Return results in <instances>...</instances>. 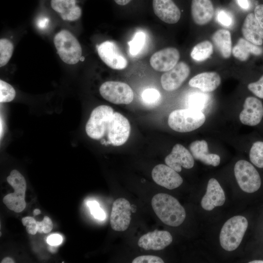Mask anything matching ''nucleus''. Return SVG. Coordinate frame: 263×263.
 <instances>
[{
	"instance_id": "nucleus-1",
	"label": "nucleus",
	"mask_w": 263,
	"mask_h": 263,
	"mask_svg": "<svg viewBox=\"0 0 263 263\" xmlns=\"http://www.w3.org/2000/svg\"><path fill=\"white\" fill-rule=\"evenodd\" d=\"M151 206L158 218L165 224L171 226L181 225L186 218V211L179 201L166 193L153 196Z\"/></svg>"
},
{
	"instance_id": "nucleus-2",
	"label": "nucleus",
	"mask_w": 263,
	"mask_h": 263,
	"mask_svg": "<svg viewBox=\"0 0 263 263\" xmlns=\"http://www.w3.org/2000/svg\"><path fill=\"white\" fill-rule=\"evenodd\" d=\"M245 217L237 215L229 219L223 225L220 234V243L225 250H235L240 244L248 227Z\"/></svg>"
},
{
	"instance_id": "nucleus-3",
	"label": "nucleus",
	"mask_w": 263,
	"mask_h": 263,
	"mask_svg": "<svg viewBox=\"0 0 263 263\" xmlns=\"http://www.w3.org/2000/svg\"><path fill=\"white\" fill-rule=\"evenodd\" d=\"M206 116L202 111L190 108L172 111L168 118V124L173 130L180 132L193 131L203 125Z\"/></svg>"
},
{
	"instance_id": "nucleus-4",
	"label": "nucleus",
	"mask_w": 263,
	"mask_h": 263,
	"mask_svg": "<svg viewBox=\"0 0 263 263\" xmlns=\"http://www.w3.org/2000/svg\"><path fill=\"white\" fill-rule=\"evenodd\" d=\"M54 43L61 59L68 64L77 63L82 57V48L76 38L69 31L62 30L54 38Z\"/></svg>"
},
{
	"instance_id": "nucleus-5",
	"label": "nucleus",
	"mask_w": 263,
	"mask_h": 263,
	"mask_svg": "<svg viewBox=\"0 0 263 263\" xmlns=\"http://www.w3.org/2000/svg\"><path fill=\"white\" fill-rule=\"evenodd\" d=\"M6 180L14 188V192L6 195L3 198V203L9 209L15 212H20L26 207L25 179L18 170L14 169L11 171Z\"/></svg>"
},
{
	"instance_id": "nucleus-6",
	"label": "nucleus",
	"mask_w": 263,
	"mask_h": 263,
	"mask_svg": "<svg viewBox=\"0 0 263 263\" xmlns=\"http://www.w3.org/2000/svg\"><path fill=\"white\" fill-rule=\"evenodd\" d=\"M112 107L100 105L91 112L85 127L87 134L90 138L99 140L106 133L109 120L113 113Z\"/></svg>"
},
{
	"instance_id": "nucleus-7",
	"label": "nucleus",
	"mask_w": 263,
	"mask_h": 263,
	"mask_svg": "<svg viewBox=\"0 0 263 263\" xmlns=\"http://www.w3.org/2000/svg\"><path fill=\"white\" fill-rule=\"evenodd\" d=\"M236 181L240 188L247 193L257 191L261 186V179L256 168L249 162L240 160L234 168Z\"/></svg>"
},
{
	"instance_id": "nucleus-8",
	"label": "nucleus",
	"mask_w": 263,
	"mask_h": 263,
	"mask_svg": "<svg viewBox=\"0 0 263 263\" xmlns=\"http://www.w3.org/2000/svg\"><path fill=\"white\" fill-rule=\"evenodd\" d=\"M101 95L115 104H129L133 99V92L127 84L114 81L103 83L99 88Z\"/></svg>"
},
{
	"instance_id": "nucleus-9",
	"label": "nucleus",
	"mask_w": 263,
	"mask_h": 263,
	"mask_svg": "<svg viewBox=\"0 0 263 263\" xmlns=\"http://www.w3.org/2000/svg\"><path fill=\"white\" fill-rule=\"evenodd\" d=\"M131 131L128 120L118 112H114L111 116L107 129L108 140L113 146L124 144L128 140Z\"/></svg>"
},
{
	"instance_id": "nucleus-10",
	"label": "nucleus",
	"mask_w": 263,
	"mask_h": 263,
	"mask_svg": "<svg viewBox=\"0 0 263 263\" xmlns=\"http://www.w3.org/2000/svg\"><path fill=\"white\" fill-rule=\"evenodd\" d=\"M97 49L99 57L110 68L120 70L127 66V59L114 42L105 41L98 45Z\"/></svg>"
},
{
	"instance_id": "nucleus-11",
	"label": "nucleus",
	"mask_w": 263,
	"mask_h": 263,
	"mask_svg": "<svg viewBox=\"0 0 263 263\" xmlns=\"http://www.w3.org/2000/svg\"><path fill=\"white\" fill-rule=\"evenodd\" d=\"M131 206L126 199L120 198L113 203L110 224L113 230L124 231L129 227L131 220Z\"/></svg>"
},
{
	"instance_id": "nucleus-12",
	"label": "nucleus",
	"mask_w": 263,
	"mask_h": 263,
	"mask_svg": "<svg viewBox=\"0 0 263 263\" xmlns=\"http://www.w3.org/2000/svg\"><path fill=\"white\" fill-rule=\"evenodd\" d=\"M190 68L185 62L178 63L173 68L165 72L161 77L162 88L167 91L178 89L188 77Z\"/></svg>"
},
{
	"instance_id": "nucleus-13",
	"label": "nucleus",
	"mask_w": 263,
	"mask_h": 263,
	"mask_svg": "<svg viewBox=\"0 0 263 263\" xmlns=\"http://www.w3.org/2000/svg\"><path fill=\"white\" fill-rule=\"evenodd\" d=\"M151 176L157 184L169 189L179 187L183 182L178 172L164 164L155 166L152 170Z\"/></svg>"
},
{
	"instance_id": "nucleus-14",
	"label": "nucleus",
	"mask_w": 263,
	"mask_h": 263,
	"mask_svg": "<svg viewBox=\"0 0 263 263\" xmlns=\"http://www.w3.org/2000/svg\"><path fill=\"white\" fill-rule=\"evenodd\" d=\"M180 59L179 51L174 47H168L154 53L150 57V66L159 72H167L173 68Z\"/></svg>"
},
{
	"instance_id": "nucleus-15",
	"label": "nucleus",
	"mask_w": 263,
	"mask_h": 263,
	"mask_svg": "<svg viewBox=\"0 0 263 263\" xmlns=\"http://www.w3.org/2000/svg\"><path fill=\"white\" fill-rule=\"evenodd\" d=\"M155 15L163 22L175 24L180 20L181 12L173 0H151Z\"/></svg>"
},
{
	"instance_id": "nucleus-16",
	"label": "nucleus",
	"mask_w": 263,
	"mask_h": 263,
	"mask_svg": "<svg viewBox=\"0 0 263 263\" xmlns=\"http://www.w3.org/2000/svg\"><path fill=\"white\" fill-rule=\"evenodd\" d=\"M172 241L171 234L166 230H154L142 235L138 241L139 247L146 250H161Z\"/></svg>"
},
{
	"instance_id": "nucleus-17",
	"label": "nucleus",
	"mask_w": 263,
	"mask_h": 263,
	"mask_svg": "<svg viewBox=\"0 0 263 263\" xmlns=\"http://www.w3.org/2000/svg\"><path fill=\"white\" fill-rule=\"evenodd\" d=\"M165 162L167 165L178 172L181 171L182 167L190 169L194 164L191 152L180 144L174 146L170 153L166 157Z\"/></svg>"
},
{
	"instance_id": "nucleus-18",
	"label": "nucleus",
	"mask_w": 263,
	"mask_h": 263,
	"mask_svg": "<svg viewBox=\"0 0 263 263\" xmlns=\"http://www.w3.org/2000/svg\"><path fill=\"white\" fill-rule=\"evenodd\" d=\"M263 117V105L261 100L253 96L247 97L244 101V109L239 118L244 125L254 126L259 124Z\"/></svg>"
},
{
	"instance_id": "nucleus-19",
	"label": "nucleus",
	"mask_w": 263,
	"mask_h": 263,
	"mask_svg": "<svg viewBox=\"0 0 263 263\" xmlns=\"http://www.w3.org/2000/svg\"><path fill=\"white\" fill-rule=\"evenodd\" d=\"M78 0H50L51 9L64 20L75 21L80 19L82 9Z\"/></svg>"
},
{
	"instance_id": "nucleus-20",
	"label": "nucleus",
	"mask_w": 263,
	"mask_h": 263,
	"mask_svg": "<svg viewBox=\"0 0 263 263\" xmlns=\"http://www.w3.org/2000/svg\"><path fill=\"white\" fill-rule=\"evenodd\" d=\"M225 200V192L218 181L209 180L205 195L201 200V206L206 210H211L215 207L224 205Z\"/></svg>"
},
{
	"instance_id": "nucleus-21",
	"label": "nucleus",
	"mask_w": 263,
	"mask_h": 263,
	"mask_svg": "<svg viewBox=\"0 0 263 263\" xmlns=\"http://www.w3.org/2000/svg\"><path fill=\"white\" fill-rule=\"evenodd\" d=\"M190 10L194 22L199 25L208 23L214 15V7L211 0H192Z\"/></svg>"
},
{
	"instance_id": "nucleus-22",
	"label": "nucleus",
	"mask_w": 263,
	"mask_h": 263,
	"mask_svg": "<svg viewBox=\"0 0 263 263\" xmlns=\"http://www.w3.org/2000/svg\"><path fill=\"white\" fill-rule=\"evenodd\" d=\"M242 32L243 36L252 43L260 46L263 43V29L257 20L254 14L250 13L245 17Z\"/></svg>"
},
{
	"instance_id": "nucleus-23",
	"label": "nucleus",
	"mask_w": 263,
	"mask_h": 263,
	"mask_svg": "<svg viewBox=\"0 0 263 263\" xmlns=\"http://www.w3.org/2000/svg\"><path fill=\"white\" fill-rule=\"evenodd\" d=\"M221 78L215 72H204L199 74L189 81V85L197 88L203 92H211L215 90L220 85Z\"/></svg>"
},
{
	"instance_id": "nucleus-24",
	"label": "nucleus",
	"mask_w": 263,
	"mask_h": 263,
	"mask_svg": "<svg viewBox=\"0 0 263 263\" xmlns=\"http://www.w3.org/2000/svg\"><path fill=\"white\" fill-rule=\"evenodd\" d=\"M189 148L192 155L195 159L200 160L207 165L216 167L219 165L220 156L216 154L208 153V145L206 141H194L190 144Z\"/></svg>"
},
{
	"instance_id": "nucleus-25",
	"label": "nucleus",
	"mask_w": 263,
	"mask_h": 263,
	"mask_svg": "<svg viewBox=\"0 0 263 263\" xmlns=\"http://www.w3.org/2000/svg\"><path fill=\"white\" fill-rule=\"evenodd\" d=\"M263 52L262 48L242 38L238 39L237 44L232 49L233 56L242 61H246L251 54L259 56Z\"/></svg>"
},
{
	"instance_id": "nucleus-26",
	"label": "nucleus",
	"mask_w": 263,
	"mask_h": 263,
	"mask_svg": "<svg viewBox=\"0 0 263 263\" xmlns=\"http://www.w3.org/2000/svg\"><path fill=\"white\" fill-rule=\"evenodd\" d=\"M212 42L222 56L230 57L232 53V40L230 32L226 29H219L212 36Z\"/></svg>"
},
{
	"instance_id": "nucleus-27",
	"label": "nucleus",
	"mask_w": 263,
	"mask_h": 263,
	"mask_svg": "<svg viewBox=\"0 0 263 263\" xmlns=\"http://www.w3.org/2000/svg\"><path fill=\"white\" fill-rule=\"evenodd\" d=\"M213 52L212 43L208 40H204L193 47L190 56L195 61L201 62L208 58Z\"/></svg>"
},
{
	"instance_id": "nucleus-28",
	"label": "nucleus",
	"mask_w": 263,
	"mask_h": 263,
	"mask_svg": "<svg viewBox=\"0 0 263 263\" xmlns=\"http://www.w3.org/2000/svg\"><path fill=\"white\" fill-rule=\"evenodd\" d=\"M208 101L207 94L202 93H194L188 98V108L202 111L206 106Z\"/></svg>"
},
{
	"instance_id": "nucleus-29",
	"label": "nucleus",
	"mask_w": 263,
	"mask_h": 263,
	"mask_svg": "<svg viewBox=\"0 0 263 263\" xmlns=\"http://www.w3.org/2000/svg\"><path fill=\"white\" fill-rule=\"evenodd\" d=\"M251 163L259 168H263V142L257 141L253 143L249 151Z\"/></svg>"
},
{
	"instance_id": "nucleus-30",
	"label": "nucleus",
	"mask_w": 263,
	"mask_h": 263,
	"mask_svg": "<svg viewBox=\"0 0 263 263\" xmlns=\"http://www.w3.org/2000/svg\"><path fill=\"white\" fill-rule=\"evenodd\" d=\"M14 51L12 42L7 38L0 40V67H2L8 62Z\"/></svg>"
},
{
	"instance_id": "nucleus-31",
	"label": "nucleus",
	"mask_w": 263,
	"mask_h": 263,
	"mask_svg": "<svg viewBox=\"0 0 263 263\" xmlns=\"http://www.w3.org/2000/svg\"><path fill=\"white\" fill-rule=\"evenodd\" d=\"M146 38V35L143 32H137L134 35L132 40L128 43L132 55H136L141 51L144 46Z\"/></svg>"
},
{
	"instance_id": "nucleus-32",
	"label": "nucleus",
	"mask_w": 263,
	"mask_h": 263,
	"mask_svg": "<svg viewBox=\"0 0 263 263\" xmlns=\"http://www.w3.org/2000/svg\"><path fill=\"white\" fill-rule=\"evenodd\" d=\"M16 91L14 88L7 82L0 80V102L6 103L12 101L15 97Z\"/></svg>"
},
{
	"instance_id": "nucleus-33",
	"label": "nucleus",
	"mask_w": 263,
	"mask_h": 263,
	"mask_svg": "<svg viewBox=\"0 0 263 263\" xmlns=\"http://www.w3.org/2000/svg\"><path fill=\"white\" fill-rule=\"evenodd\" d=\"M159 92L154 88L145 89L142 94V98L144 104L148 106L157 104L160 98Z\"/></svg>"
},
{
	"instance_id": "nucleus-34",
	"label": "nucleus",
	"mask_w": 263,
	"mask_h": 263,
	"mask_svg": "<svg viewBox=\"0 0 263 263\" xmlns=\"http://www.w3.org/2000/svg\"><path fill=\"white\" fill-rule=\"evenodd\" d=\"M216 19L219 23L226 27H230L234 23L232 16L224 10H220L217 12Z\"/></svg>"
},
{
	"instance_id": "nucleus-35",
	"label": "nucleus",
	"mask_w": 263,
	"mask_h": 263,
	"mask_svg": "<svg viewBox=\"0 0 263 263\" xmlns=\"http://www.w3.org/2000/svg\"><path fill=\"white\" fill-rule=\"evenodd\" d=\"M23 225L26 226V230L28 233L35 235L38 232L37 221L32 217L26 216L21 220Z\"/></svg>"
},
{
	"instance_id": "nucleus-36",
	"label": "nucleus",
	"mask_w": 263,
	"mask_h": 263,
	"mask_svg": "<svg viewBox=\"0 0 263 263\" xmlns=\"http://www.w3.org/2000/svg\"><path fill=\"white\" fill-rule=\"evenodd\" d=\"M87 205L94 217L100 220H103L105 218L106 215L104 211L99 207V205L96 201H89Z\"/></svg>"
},
{
	"instance_id": "nucleus-37",
	"label": "nucleus",
	"mask_w": 263,
	"mask_h": 263,
	"mask_svg": "<svg viewBox=\"0 0 263 263\" xmlns=\"http://www.w3.org/2000/svg\"><path fill=\"white\" fill-rule=\"evenodd\" d=\"M247 88L256 96L263 98V75L257 81L248 84Z\"/></svg>"
},
{
	"instance_id": "nucleus-38",
	"label": "nucleus",
	"mask_w": 263,
	"mask_h": 263,
	"mask_svg": "<svg viewBox=\"0 0 263 263\" xmlns=\"http://www.w3.org/2000/svg\"><path fill=\"white\" fill-rule=\"evenodd\" d=\"M37 224L38 232L40 233H48L53 227L52 221L48 216H45L41 221H37Z\"/></svg>"
},
{
	"instance_id": "nucleus-39",
	"label": "nucleus",
	"mask_w": 263,
	"mask_h": 263,
	"mask_svg": "<svg viewBox=\"0 0 263 263\" xmlns=\"http://www.w3.org/2000/svg\"><path fill=\"white\" fill-rule=\"evenodd\" d=\"M132 263H164V261L159 257L153 255H142L136 257Z\"/></svg>"
},
{
	"instance_id": "nucleus-40",
	"label": "nucleus",
	"mask_w": 263,
	"mask_h": 263,
	"mask_svg": "<svg viewBox=\"0 0 263 263\" xmlns=\"http://www.w3.org/2000/svg\"><path fill=\"white\" fill-rule=\"evenodd\" d=\"M62 238L57 234H51L47 237V242L51 246L58 245L61 244Z\"/></svg>"
},
{
	"instance_id": "nucleus-41",
	"label": "nucleus",
	"mask_w": 263,
	"mask_h": 263,
	"mask_svg": "<svg viewBox=\"0 0 263 263\" xmlns=\"http://www.w3.org/2000/svg\"><path fill=\"white\" fill-rule=\"evenodd\" d=\"M254 15L260 24L263 29V4H259L256 6L254 10Z\"/></svg>"
},
{
	"instance_id": "nucleus-42",
	"label": "nucleus",
	"mask_w": 263,
	"mask_h": 263,
	"mask_svg": "<svg viewBox=\"0 0 263 263\" xmlns=\"http://www.w3.org/2000/svg\"><path fill=\"white\" fill-rule=\"evenodd\" d=\"M115 4L120 7H126L131 4L134 0H113Z\"/></svg>"
},
{
	"instance_id": "nucleus-43",
	"label": "nucleus",
	"mask_w": 263,
	"mask_h": 263,
	"mask_svg": "<svg viewBox=\"0 0 263 263\" xmlns=\"http://www.w3.org/2000/svg\"><path fill=\"white\" fill-rule=\"evenodd\" d=\"M238 5L243 9L247 10L249 7L248 0H236Z\"/></svg>"
},
{
	"instance_id": "nucleus-44",
	"label": "nucleus",
	"mask_w": 263,
	"mask_h": 263,
	"mask_svg": "<svg viewBox=\"0 0 263 263\" xmlns=\"http://www.w3.org/2000/svg\"><path fill=\"white\" fill-rule=\"evenodd\" d=\"M39 21H40V22H39L38 26L41 28L45 27V26L46 25V23H48V19L45 18L43 19H40Z\"/></svg>"
},
{
	"instance_id": "nucleus-45",
	"label": "nucleus",
	"mask_w": 263,
	"mask_h": 263,
	"mask_svg": "<svg viewBox=\"0 0 263 263\" xmlns=\"http://www.w3.org/2000/svg\"><path fill=\"white\" fill-rule=\"evenodd\" d=\"M1 263H14L15 261L10 257H5L0 262Z\"/></svg>"
},
{
	"instance_id": "nucleus-46",
	"label": "nucleus",
	"mask_w": 263,
	"mask_h": 263,
	"mask_svg": "<svg viewBox=\"0 0 263 263\" xmlns=\"http://www.w3.org/2000/svg\"><path fill=\"white\" fill-rule=\"evenodd\" d=\"M40 213V211L38 209H35L33 211V214L34 215H37Z\"/></svg>"
},
{
	"instance_id": "nucleus-47",
	"label": "nucleus",
	"mask_w": 263,
	"mask_h": 263,
	"mask_svg": "<svg viewBox=\"0 0 263 263\" xmlns=\"http://www.w3.org/2000/svg\"><path fill=\"white\" fill-rule=\"evenodd\" d=\"M249 263H263V260H254L250 262Z\"/></svg>"
}]
</instances>
